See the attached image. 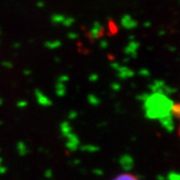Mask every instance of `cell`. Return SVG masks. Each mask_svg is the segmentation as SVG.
Segmentation results:
<instances>
[{"instance_id": "cell-8", "label": "cell", "mask_w": 180, "mask_h": 180, "mask_svg": "<svg viewBox=\"0 0 180 180\" xmlns=\"http://www.w3.org/2000/svg\"><path fill=\"white\" fill-rule=\"evenodd\" d=\"M37 6L38 7H44V2H38Z\"/></svg>"}, {"instance_id": "cell-1", "label": "cell", "mask_w": 180, "mask_h": 180, "mask_svg": "<svg viewBox=\"0 0 180 180\" xmlns=\"http://www.w3.org/2000/svg\"><path fill=\"white\" fill-rule=\"evenodd\" d=\"M51 22L54 24H60L63 25L65 27H71L74 24V19L72 17L65 16L60 13H55L51 16Z\"/></svg>"}, {"instance_id": "cell-7", "label": "cell", "mask_w": 180, "mask_h": 180, "mask_svg": "<svg viewBox=\"0 0 180 180\" xmlns=\"http://www.w3.org/2000/svg\"><path fill=\"white\" fill-rule=\"evenodd\" d=\"M69 37L75 39V38H77V34L76 33H69Z\"/></svg>"}, {"instance_id": "cell-9", "label": "cell", "mask_w": 180, "mask_h": 180, "mask_svg": "<svg viewBox=\"0 0 180 180\" xmlns=\"http://www.w3.org/2000/svg\"><path fill=\"white\" fill-rule=\"evenodd\" d=\"M0 33H1V31H0Z\"/></svg>"}, {"instance_id": "cell-5", "label": "cell", "mask_w": 180, "mask_h": 180, "mask_svg": "<svg viewBox=\"0 0 180 180\" xmlns=\"http://www.w3.org/2000/svg\"><path fill=\"white\" fill-rule=\"evenodd\" d=\"M120 23H121V25H122V27L127 28V29H130V28L132 27V24H131L132 19L130 18L129 16H127V15H125V16H123L122 18H121Z\"/></svg>"}, {"instance_id": "cell-3", "label": "cell", "mask_w": 180, "mask_h": 180, "mask_svg": "<svg viewBox=\"0 0 180 180\" xmlns=\"http://www.w3.org/2000/svg\"><path fill=\"white\" fill-rule=\"evenodd\" d=\"M172 113L177 121V134L180 138V99L176 104H174L172 107Z\"/></svg>"}, {"instance_id": "cell-4", "label": "cell", "mask_w": 180, "mask_h": 180, "mask_svg": "<svg viewBox=\"0 0 180 180\" xmlns=\"http://www.w3.org/2000/svg\"><path fill=\"white\" fill-rule=\"evenodd\" d=\"M113 180H140V179L137 176H135L134 174H131V173H123V174L117 176Z\"/></svg>"}, {"instance_id": "cell-6", "label": "cell", "mask_w": 180, "mask_h": 180, "mask_svg": "<svg viewBox=\"0 0 180 180\" xmlns=\"http://www.w3.org/2000/svg\"><path fill=\"white\" fill-rule=\"evenodd\" d=\"M47 44H48V46H50V47H56V46H59L60 42L59 41H54V42H49V43H47Z\"/></svg>"}, {"instance_id": "cell-2", "label": "cell", "mask_w": 180, "mask_h": 180, "mask_svg": "<svg viewBox=\"0 0 180 180\" xmlns=\"http://www.w3.org/2000/svg\"><path fill=\"white\" fill-rule=\"evenodd\" d=\"M102 32H103L102 24H101L100 22H98V21H96V22H94L93 25L91 26L89 33L92 38H98L99 36L102 34Z\"/></svg>"}]
</instances>
